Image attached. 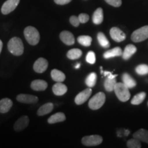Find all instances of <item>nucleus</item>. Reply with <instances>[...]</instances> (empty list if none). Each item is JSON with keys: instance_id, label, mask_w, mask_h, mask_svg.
<instances>
[{"instance_id": "nucleus-1", "label": "nucleus", "mask_w": 148, "mask_h": 148, "mask_svg": "<svg viewBox=\"0 0 148 148\" xmlns=\"http://www.w3.org/2000/svg\"><path fill=\"white\" fill-rule=\"evenodd\" d=\"M8 49L14 56H21L24 51L23 43L21 38L13 37L8 41Z\"/></svg>"}, {"instance_id": "nucleus-2", "label": "nucleus", "mask_w": 148, "mask_h": 148, "mask_svg": "<svg viewBox=\"0 0 148 148\" xmlns=\"http://www.w3.org/2000/svg\"><path fill=\"white\" fill-rule=\"evenodd\" d=\"M24 36L27 42L31 45H36L40 40L38 31L32 26H28L24 29Z\"/></svg>"}, {"instance_id": "nucleus-3", "label": "nucleus", "mask_w": 148, "mask_h": 148, "mask_svg": "<svg viewBox=\"0 0 148 148\" xmlns=\"http://www.w3.org/2000/svg\"><path fill=\"white\" fill-rule=\"evenodd\" d=\"M114 91L118 99L122 102L127 101L130 98V92L129 91V88L123 83H116L114 86Z\"/></svg>"}, {"instance_id": "nucleus-4", "label": "nucleus", "mask_w": 148, "mask_h": 148, "mask_svg": "<svg viewBox=\"0 0 148 148\" xmlns=\"http://www.w3.org/2000/svg\"><path fill=\"white\" fill-rule=\"evenodd\" d=\"M106 101V95L103 92H99L91 97L88 101V107L92 110H97L104 104Z\"/></svg>"}, {"instance_id": "nucleus-5", "label": "nucleus", "mask_w": 148, "mask_h": 148, "mask_svg": "<svg viewBox=\"0 0 148 148\" xmlns=\"http://www.w3.org/2000/svg\"><path fill=\"white\" fill-rule=\"evenodd\" d=\"M147 38H148V25H145L135 30L131 36V39L135 42L143 41Z\"/></svg>"}, {"instance_id": "nucleus-6", "label": "nucleus", "mask_w": 148, "mask_h": 148, "mask_svg": "<svg viewBox=\"0 0 148 148\" xmlns=\"http://www.w3.org/2000/svg\"><path fill=\"white\" fill-rule=\"evenodd\" d=\"M103 138L99 135L86 136L82 138V143L86 146H96L102 143Z\"/></svg>"}, {"instance_id": "nucleus-7", "label": "nucleus", "mask_w": 148, "mask_h": 148, "mask_svg": "<svg viewBox=\"0 0 148 148\" xmlns=\"http://www.w3.org/2000/svg\"><path fill=\"white\" fill-rule=\"evenodd\" d=\"M20 2V0H7L3 3L1 11L3 14H8L15 10Z\"/></svg>"}, {"instance_id": "nucleus-8", "label": "nucleus", "mask_w": 148, "mask_h": 148, "mask_svg": "<svg viewBox=\"0 0 148 148\" xmlns=\"http://www.w3.org/2000/svg\"><path fill=\"white\" fill-rule=\"evenodd\" d=\"M48 67L47 60L44 58H39L35 61L33 69L34 71L38 73H42L47 70Z\"/></svg>"}, {"instance_id": "nucleus-9", "label": "nucleus", "mask_w": 148, "mask_h": 148, "mask_svg": "<svg viewBox=\"0 0 148 148\" xmlns=\"http://www.w3.org/2000/svg\"><path fill=\"white\" fill-rule=\"evenodd\" d=\"M92 93V90L90 88H86L84 90H82V92H79V94H77L76 97L75 98V103L77 105H81L82 103H84L85 101H87V99L90 97V96L91 95Z\"/></svg>"}, {"instance_id": "nucleus-10", "label": "nucleus", "mask_w": 148, "mask_h": 148, "mask_svg": "<svg viewBox=\"0 0 148 148\" xmlns=\"http://www.w3.org/2000/svg\"><path fill=\"white\" fill-rule=\"evenodd\" d=\"M110 35L112 40H114L116 42H122L126 38L125 33L120 29L118 27H112L110 30Z\"/></svg>"}, {"instance_id": "nucleus-11", "label": "nucleus", "mask_w": 148, "mask_h": 148, "mask_svg": "<svg viewBox=\"0 0 148 148\" xmlns=\"http://www.w3.org/2000/svg\"><path fill=\"white\" fill-rule=\"evenodd\" d=\"M29 119L27 116H22L15 122L14 129L16 132H20L26 127L29 124Z\"/></svg>"}, {"instance_id": "nucleus-12", "label": "nucleus", "mask_w": 148, "mask_h": 148, "mask_svg": "<svg viewBox=\"0 0 148 148\" xmlns=\"http://www.w3.org/2000/svg\"><path fill=\"white\" fill-rule=\"evenodd\" d=\"M16 100L23 103H34L38 101V99L36 96L29 94H19L16 96Z\"/></svg>"}, {"instance_id": "nucleus-13", "label": "nucleus", "mask_w": 148, "mask_h": 148, "mask_svg": "<svg viewBox=\"0 0 148 148\" xmlns=\"http://www.w3.org/2000/svg\"><path fill=\"white\" fill-rule=\"evenodd\" d=\"M60 38L66 45H72L75 42L73 34L69 31H62L60 34Z\"/></svg>"}, {"instance_id": "nucleus-14", "label": "nucleus", "mask_w": 148, "mask_h": 148, "mask_svg": "<svg viewBox=\"0 0 148 148\" xmlns=\"http://www.w3.org/2000/svg\"><path fill=\"white\" fill-rule=\"evenodd\" d=\"M31 88L34 90L36 91H41L45 90L47 88V83L42 79H35L31 83Z\"/></svg>"}, {"instance_id": "nucleus-15", "label": "nucleus", "mask_w": 148, "mask_h": 148, "mask_svg": "<svg viewBox=\"0 0 148 148\" xmlns=\"http://www.w3.org/2000/svg\"><path fill=\"white\" fill-rule=\"evenodd\" d=\"M53 92L57 96H61L65 94L67 91V87L65 84L62 82H57L53 85L52 87Z\"/></svg>"}, {"instance_id": "nucleus-16", "label": "nucleus", "mask_w": 148, "mask_h": 148, "mask_svg": "<svg viewBox=\"0 0 148 148\" xmlns=\"http://www.w3.org/2000/svg\"><path fill=\"white\" fill-rule=\"evenodd\" d=\"M12 106V101L9 98H3L0 100V112L6 113Z\"/></svg>"}, {"instance_id": "nucleus-17", "label": "nucleus", "mask_w": 148, "mask_h": 148, "mask_svg": "<svg viewBox=\"0 0 148 148\" xmlns=\"http://www.w3.org/2000/svg\"><path fill=\"white\" fill-rule=\"evenodd\" d=\"M136 51H137V49L134 45H132V44L127 45L125 47L124 51L122 53V57H123V60H128L134 53H135V52H136Z\"/></svg>"}, {"instance_id": "nucleus-18", "label": "nucleus", "mask_w": 148, "mask_h": 148, "mask_svg": "<svg viewBox=\"0 0 148 148\" xmlns=\"http://www.w3.org/2000/svg\"><path fill=\"white\" fill-rule=\"evenodd\" d=\"M133 137L139 140L140 141L145 142L148 144V131L145 129H140L137 132H134Z\"/></svg>"}, {"instance_id": "nucleus-19", "label": "nucleus", "mask_w": 148, "mask_h": 148, "mask_svg": "<svg viewBox=\"0 0 148 148\" xmlns=\"http://www.w3.org/2000/svg\"><path fill=\"white\" fill-rule=\"evenodd\" d=\"M122 53H123V51L121 48L119 47H116L103 53V58L108 59L115 56H122Z\"/></svg>"}, {"instance_id": "nucleus-20", "label": "nucleus", "mask_w": 148, "mask_h": 148, "mask_svg": "<svg viewBox=\"0 0 148 148\" xmlns=\"http://www.w3.org/2000/svg\"><path fill=\"white\" fill-rule=\"evenodd\" d=\"M122 80L123 83L128 88H132L136 86V82L133 79L132 77H131L128 73H123L122 75Z\"/></svg>"}, {"instance_id": "nucleus-21", "label": "nucleus", "mask_w": 148, "mask_h": 148, "mask_svg": "<svg viewBox=\"0 0 148 148\" xmlns=\"http://www.w3.org/2000/svg\"><path fill=\"white\" fill-rule=\"evenodd\" d=\"M53 105L52 103H45L41 107H40L39 109L37 111V114L38 116H44L51 112L53 110Z\"/></svg>"}, {"instance_id": "nucleus-22", "label": "nucleus", "mask_w": 148, "mask_h": 148, "mask_svg": "<svg viewBox=\"0 0 148 148\" xmlns=\"http://www.w3.org/2000/svg\"><path fill=\"white\" fill-rule=\"evenodd\" d=\"M103 10L101 8H98L92 15V22L95 25H99L103 22Z\"/></svg>"}, {"instance_id": "nucleus-23", "label": "nucleus", "mask_w": 148, "mask_h": 148, "mask_svg": "<svg viewBox=\"0 0 148 148\" xmlns=\"http://www.w3.org/2000/svg\"><path fill=\"white\" fill-rule=\"evenodd\" d=\"M66 116L62 112H57L53 115H51L47 120L48 123L49 124H53V123H58V122H62L65 121Z\"/></svg>"}, {"instance_id": "nucleus-24", "label": "nucleus", "mask_w": 148, "mask_h": 148, "mask_svg": "<svg viewBox=\"0 0 148 148\" xmlns=\"http://www.w3.org/2000/svg\"><path fill=\"white\" fill-rule=\"evenodd\" d=\"M51 76L53 80L56 82H62L65 79L66 77L63 72L58 69H53L51 72Z\"/></svg>"}, {"instance_id": "nucleus-25", "label": "nucleus", "mask_w": 148, "mask_h": 148, "mask_svg": "<svg viewBox=\"0 0 148 148\" xmlns=\"http://www.w3.org/2000/svg\"><path fill=\"white\" fill-rule=\"evenodd\" d=\"M82 50H80L79 49H77V48L70 49L67 52V53H66L67 58L71 59V60H76V59H78L82 56Z\"/></svg>"}, {"instance_id": "nucleus-26", "label": "nucleus", "mask_w": 148, "mask_h": 148, "mask_svg": "<svg viewBox=\"0 0 148 148\" xmlns=\"http://www.w3.org/2000/svg\"><path fill=\"white\" fill-rule=\"evenodd\" d=\"M97 40L99 42V45L103 48H108L110 47V44L108 40L105 36V34L103 32H99L97 34Z\"/></svg>"}, {"instance_id": "nucleus-27", "label": "nucleus", "mask_w": 148, "mask_h": 148, "mask_svg": "<svg viewBox=\"0 0 148 148\" xmlns=\"http://www.w3.org/2000/svg\"><path fill=\"white\" fill-rule=\"evenodd\" d=\"M96 82H97V74L94 73V72L90 73L86 78V80H85L86 84L89 88H92L95 86Z\"/></svg>"}, {"instance_id": "nucleus-28", "label": "nucleus", "mask_w": 148, "mask_h": 148, "mask_svg": "<svg viewBox=\"0 0 148 148\" xmlns=\"http://www.w3.org/2000/svg\"><path fill=\"white\" fill-rule=\"evenodd\" d=\"M146 97V93L145 92H141L139 93L136 94L134 96L132 99L131 100V103L133 105H138L144 101Z\"/></svg>"}, {"instance_id": "nucleus-29", "label": "nucleus", "mask_w": 148, "mask_h": 148, "mask_svg": "<svg viewBox=\"0 0 148 148\" xmlns=\"http://www.w3.org/2000/svg\"><path fill=\"white\" fill-rule=\"evenodd\" d=\"M77 41L80 45L84 46V47H89L91 45L92 38L87 35H82L77 38Z\"/></svg>"}, {"instance_id": "nucleus-30", "label": "nucleus", "mask_w": 148, "mask_h": 148, "mask_svg": "<svg viewBox=\"0 0 148 148\" xmlns=\"http://www.w3.org/2000/svg\"><path fill=\"white\" fill-rule=\"evenodd\" d=\"M116 84L115 78H109L108 77L104 82V88L107 91L111 92L114 90V86Z\"/></svg>"}, {"instance_id": "nucleus-31", "label": "nucleus", "mask_w": 148, "mask_h": 148, "mask_svg": "<svg viewBox=\"0 0 148 148\" xmlns=\"http://www.w3.org/2000/svg\"><path fill=\"white\" fill-rule=\"evenodd\" d=\"M135 71H136V72L138 75H147V74H148V65L144 64H139V65L136 66Z\"/></svg>"}, {"instance_id": "nucleus-32", "label": "nucleus", "mask_w": 148, "mask_h": 148, "mask_svg": "<svg viewBox=\"0 0 148 148\" xmlns=\"http://www.w3.org/2000/svg\"><path fill=\"white\" fill-rule=\"evenodd\" d=\"M127 147L128 148H140L141 144L139 140L134 138L127 142Z\"/></svg>"}, {"instance_id": "nucleus-33", "label": "nucleus", "mask_w": 148, "mask_h": 148, "mask_svg": "<svg viewBox=\"0 0 148 148\" xmlns=\"http://www.w3.org/2000/svg\"><path fill=\"white\" fill-rule=\"evenodd\" d=\"M86 62L89 64H95V60H96L95 53H94L92 51H88L87 55H86Z\"/></svg>"}, {"instance_id": "nucleus-34", "label": "nucleus", "mask_w": 148, "mask_h": 148, "mask_svg": "<svg viewBox=\"0 0 148 148\" xmlns=\"http://www.w3.org/2000/svg\"><path fill=\"white\" fill-rule=\"evenodd\" d=\"M69 21L71 25L74 27H78L79 23H80V22H79V20L78 18V16H71V17H70Z\"/></svg>"}, {"instance_id": "nucleus-35", "label": "nucleus", "mask_w": 148, "mask_h": 148, "mask_svg": "<svg viewBox=\"0 0 148 148\" xmlns=\"http://www.w3.org/2000/svg\"><path fill=\"white\" fill-rule=\"evenodd\" d=\"M105 1L114 7H119L122 3L121 0H105Z\"/></svg>"}, {"instance_id": "nucleus-36", "label": "nucleus", "mask_w": 148, "mask_h": 148, "mask_svg": "<svg viewBox=\"0 0 148 148\" xmlns=\"http://www.w3.org/2000/svg\"><path fill=\"white\" fill-rule=\"evenodd\" d=\"M78 18L81 23H85L89 20V16L87 14L82 13L79 14V15L78 16Z\"/></svg>"}, {"instance_id": "nucleus-37", "label": "nucleus", "mask_w": 148, "mask_h": 148, "mask_svg": "<svg viewBox=\"0 0 148 148\" xmlns=\"http://www.w3.org/2000/svg\"><path fill=\"white\" fill-rule=\"evenodd\" d=\"M54 1L58 5H64L71 2V0H54Z\"/></svg>"}, {"instance_id": "nucleus-38", "label": "nucleus", "mask_w": 148, "mask_h": 148, "mask_svg": "<svg viewBox=\"0 0 148 148\" xmlns=\"http://www.w3.org/2000/svg\"><path fill=\"white\" fill-rule=\"evenodd\" d=\"M103 75L104 76H107L109 78H115L116 77V75H113V74H112V73L110 71H103Z\"/></svg>"}, {"instance_id": "nucleus-39", "label": "nucleus", "mask_w": 148, "mask_h": 148, "mask_svg": "<svg viewBox=\"0 0 148 148\" xmlns=\"http://www.w3.org/2000/svg\"><path fill=\"white\" fill-rule=\"evenodd\" d=\"M2 47H3V42L0 40V53L1 52V50H2Z\"/></svg>"}, {"instance_id": "nucleus-40", "label": "nucleus", "mask_w": 148, "mask_h": 148, "mask_svg": "<svg viewBox=\"0 0 148 148\" xmlns=\"http://www.w3.org/2000/svg\"><path fill=\"white\" fill-rule=\"evenodd\" d=\"M79 67H80V64H79V63H77L76 65L75 66V69H79Z\"/></svg>"}, {"instance_id": "nucleus-41", "label": "nucleus", "mask_w": 148, "mask_h": 148, "mask_svg": "<svg viewBox=\"0 0 148 148\" xmlns=\"http://www.w3.org/2000/svg\"><path fill=\"white\" fill-rule=\"evenodd\" d=\"M129 133H130L129 130H125V136H127V135L129 134Z\"/></svg>"}, {"instance_id": "nucleus-42", "label": "nucleus", "mask_w": 148, "mask_h": 148, "mask_svg": "<svg viewBox=\"0 0 148 148\" xmlns=\"http://www.w3.org/2000/svg\"><path fill=\"white\" fill-rule=\"evenodd\" d=\"M147 105H148V103H147Z\"/></svg>"}]
</instances>
